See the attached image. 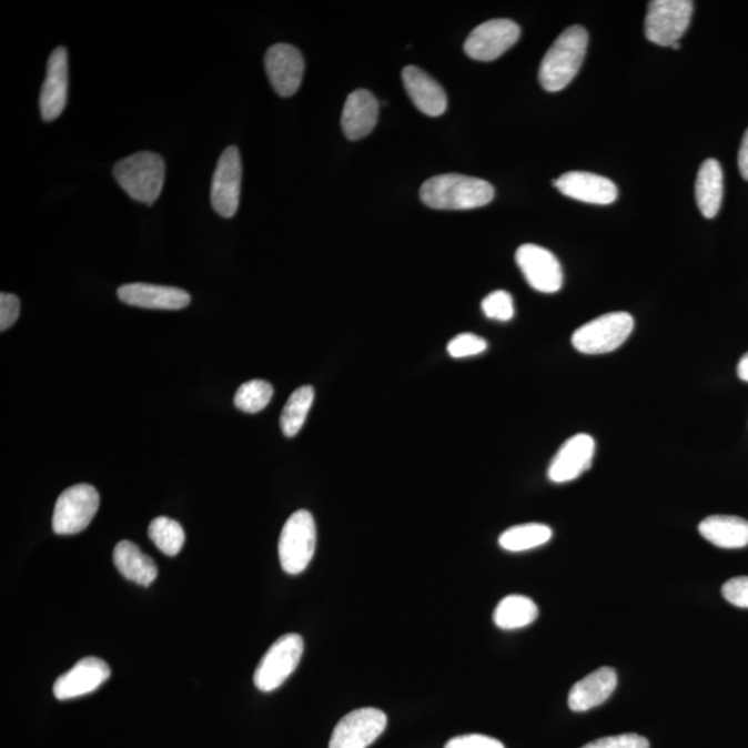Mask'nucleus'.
Returning <instances> with one entry per match:
<instances>
[{
	"mask_svg": "<svg viewBox=\"0 0 748 748\" xmlns=\"http://www.w3.org/2000/svg\"><path fill=\"white\" fill-rule=\"evenodd\" d=\"M113 174L131 199L152 205L164 186L165 163L158 153L141 152L119 161Z\"/></svg>",
	"mask_w": 748,
	"mask_h": 748,
	"instance_id": "3",
	"label": "nucleus"
},
{
	"mask_svg": "<svg viewBox=\"0 0 748 748\" xmlns=\"http://www.w3.org/2000/svg\"><path fill=\"white\" fill-rule=\"evenodd\" d=\"M445 748H505V746L489 736L463 735L451 739Z\"/></svg>",
	"mask_w": 748,
	"mask_h": 748,
	"instance_id": "35",
	"label": "nucleus"
},
{
	"mask_svg": "<svg viewBox=\"0 0 748 748\" xmlns=\"http://www.w3.org/2000/svg\"><path fill=\"white\" fill-rule=\"evenodd\" d=\"M109 664L98 657H87L78 661L70 671L60 675L53 686L58 700H71L92 694L110 678Z\"/></svg>",
	"mask_w": 748,
	"mask_h": 748,
	"instance_id": "15",
	"label": "nucleus"
},
{
	"mask_svg": "<svg viewBox=\"0 0 748 748\" xmlns=\"http://www.w3.org/2000/svg\"><path fill=\"white\" fill-rule=\"evenodd\" d=\"M520 38V27L515 21L496 19L474 28L465 42L468 58L493 61L507 52Z\"/></svg>",
	"mask_w": 748,
	"mask_h": 748,
	"instance_id": "11",
	"label": "nucleus"
},
{
	"mask_svg": "<svg viewBox=\"0 0 748 748\" xmlns=\"http://www.w3.org/2000/svg\"><path fill=\"white\" fill-rule=\"evenodd\" d=\"M495 189L489 182L461 174H443L423 183L421 199L434 210H473L491 203Z\"/></svg>",
	"mask_w": 748,
	"mask_h": 748,
	"instance_id": "1",
	"label": "nucleus"
},
{
	"mask_svg": "<svg viewBox=\"0 0 748 748\" xmlns=\"http://www.w3.org/2000/svg\"><path fill=\"white\" fill-rule=\"evenodd\" d=\"M538 606L527 596L511 595L504 597L496 606L494 623L505 630L522 629L538 618Z\"/></svg>",
	"mask_w": 748,
	"mask_h": 748,
	"instance_id": "25",
	"label": "nucleus"
},
{
	"mask_svg": "<svg viewBox=\"0 0 748 748\" xmlns=\"http://www.w3.org/2000/svg\"><path fill=\"white\" fill-rule=\"evenodd\" d=\"M314 400L315 391L311 385H303L290 395L281 417L282 432L286 437H295L303 428Z\"/></svg>",
	"mask_w": 748,
	"mask_h": 748,
	"instance_id": "27",
	"label": "nucleus"
},
{
	"mask_svg": "<svg viewBox=\"0 0 748 748\" xmlns=\"http://www.w3.org/2000/svg\"><path fill=\"white\" fill-rule=\"evenodd\" d=\"M634 325V317L627 312H611L580 326L573 334L572 343L580 354L613 353L627 342Z\"/></svg>",
	"mask_w": 748,
	"mask_h": 748,
	"instance_id": "4",
	"label": "nucleus"
},
{
	"mask_svg": "<svg viewBox=\"0 0 748 748\" xmlns=\"http://www.w3.org/2000/svg\"><path fill=\"white\" fill-rule=\"evenodd\" d=\"M691 14L690 0H653L647 8L645 36L660 47H673L688 31Z\"/></svg>",
	"mask_w": 748,
	"mask_h": 748,
	"instance_id": "7",
	"label": "nucleus"
},
{
	"mask_svg": "<svg viewBox=\"0 0 748 748\" xmlns=\"http://www.w3.org/2000/svg\"><path fill=\"white\" fill-rule=\"evenodd\" d=\"M595 439L588 434H577L568 438L552 461L548 477L552 483L574 482L588 472L594 461Z\"/></svg>",
	"mask_w": 748,
	"mask_h": 748,
	"instance_id": "16",
	"label": "nucleus"
},
{
	"mask_svg": "<svg viewBox=\"0 0 748 748\" xmlns=\"http://www.w3.org/2000/svg\"><path fill=\"white\" fill-rule=\"evenodd\" d=\"M20 315V300L14 294H0V331L6 332L14 325Z\"/></svg>",
	"mask_w": 748,
	"mask_h": 748,
	"instance_id": "34",
	"label": "nucleus"
},
{
	"mask_svg": "<svg viewBox=\"0 0 748 748\" xmlns=\"http://www.w3.org/2000/svg\"><path fill=\"white\" fill-rule=\"evenodd\" d=\"M265 70L279 97L290 98L299 91L303 82L305 61L297 48L277 43L267 49Z\"/></svg>",
	"mask_w": 748,
	"mask_h": 748,
	"instance_id": "13",
	"label": "nucleus"
},
{
	"mask_svg": "<svg viewBox=\"0 0 748 748\" xmlns=\"http://www.w3.org/2000/svg\"><path fill=\"white\" fill-rule=\"evenodd\" d=\"M113 560L117 569L138 585L149 586L158 578L159 569L153 559L144 555L131 540H121L115 546Z\"/></svg>",
	"mask_w": 748,
	"mask_h": 748,
	"instance_id": "23",
	"label": "nucleus"
},
{
	"mask_svg": "<svg viewBox=\"0 0 748 748\" xmlns=\"http://www.w3.org/2000/svg\"><path fill=\"white\" fill-rule=\"evenodd\" d=\"M738 376L740 380L748 383V353L739 362Z\"/></svg>",
	"mask_w": 748,
	"mask_h": 748,
	"instance_id": "37",
	"label": "nucleus"
},
{
	"mask_svg": "<svg viewBox=\"0 0 748 748\" xmlns=\"http://www.w3.org/2000/svg\"><path fill=\"white\" fill-rule=\"evenodd\" d=\"M402 81L417 110L429 117H438L448 108L444 88L426 71L410 65L402 71Z\"/></svg>",
	"mask_w": 748,
	"mask_h": 748,
	"instance_id": "19",
	"label": "nucleus"
},
{
	"mask_svg": "<svg viewBox=\"0 0 748 748\" xmlns=\"http://www.w3.org/2000/svg\"><path fill=\"white\" fill-rule=\"evenodd\" d=\"M117 294L122 303L146 310L178 311L190 304V294L185 290L158 284H124Z\"/></svg>",
	"mask_w": 748,
	"mask_h": 748,
	"instance_id": "18",
	"label": "nucleus"
},
{
	"mask_svg": "<svg viewBox=\"0 0 748 748\" xmlns=\"http://www.w3.org/2000/svg\"><path fill=\"white\" fill-rule=\"evenodd\" d=\"M588 49V32L584 27H568L545 54L539 67V82L545 91L559 92L578 74Z\"/></svg>",
	"mask_w": 748,
	"mask_h": 748,
	"instance_id": "2",
	"label": "nucleus"
},
{
	"mask_svg": "<svg viewBox=\"0 0 748 748\" xmlns=\"http://www.w3.org/2000/svg\"><path fill=\"white\" fill-rule=\"evenodd\" d=\"M304 653V639L297 634L279 638L261 658L254 673V684L261 691L281 688L297 669Z\"/></svg>",
	"mask_w": 748,
	"mask_h": 748,
	"instance_id": "6",
	"label": "nucleus"
},
{
	"mask_svg": "<svg viewBox=\"0 0 748 748\" xmlns=\"http://www.w3.org/2000/svg\"><path fill=\"white\" fill-rule=\"evenodd\" d=\"M100 496L89 484H77L65 489L55 502L53 532L58 535H74L83 532L97 515Z\"/></svg>",
	"mask_w": 748,
	"mask_h": 748,
	"instance_id": "8",
	"label": "nucleus"
},
{
	"mask_svg": "<svg viewBox=\"0 0 748 748\" xmlns=\"http://www.w3.org/2000/svg\"><path fill=\"white\" fill-rule=\"evenodd\" d=\"M316 548V526L309 511L289 517L279 539V559L290 575H299L310 566Z\"/></svg>",
	"mask_w": 748,
	"mask_h": 748,
	"instance_id": "5",
	"label": "nucleus"
},
{
	"mask_svg": "<svg viewBox=\"0 0 748 748\" xmlns=\"http://www.w3.org/2000/svg\"><path fill=\"white\" fill-rule=\"evenodd\" d=\"M149 537L166 556H176L185 545V532L180 523L170 517L154 518L149 526Z\"/></svg>",
	"mask_w": 748,
	"mask_h": 748,
	"instance_id": "28",
	"label": "nucleus"
},
{
	"mask_svg": "<svg viewBox=\"0 0 748 748\" xmlns=\"http://www.w3.org/2000/svg\"><path fill=\"white\" fill-rule=\"evenodd\" d=\"M387 728V716L378 708H358L334 728L328 748H367Z\"/></svg>",
	"mask_w": 748,
	"mask_h": 748,
	"instance_id": "10",
	"label": "nucleus"
},
{
	"mask_svg": "<svg viewBox=\"0 0 748 748\" xmlns=\"http://www.w3.org/2000/svg\"><path fill=\"white\" fill-rule=\"evenodd\" d=\"M722 595L734 606L748 608V577L729 579L722 586Z\"/></svg>",
	"mask_w": 748,
	"mask_h": 748,
	"instance_id": "33",
	"label": "nucleus"
},
{
	"mask_svg": "<svg viewBox=\"0 0 748 748\" xmlns=\"http://www.w3.org/2000/svg\"><path fill=\"white\" fill-rule=\"evenodd\" d=\"M273 396V387L264 380H251L244 383L234 395V406L245 413L265 410Z\"/></svg>",
	"mask_w": 748,
	"mask_h": 748,
	"instance_id": "29",
	"label": "nucleus"
},
{
	"mask_svg": "<svg viewBox=\"0 0 748 748\" xmlns=\"http://www.w3.org/2000/svg\"><path fill=\"white\" fill-rule=\"evenodd\" d=\"M69 99V53L65 48H55L48 60L47 80L41 89L39 108L47 122L58 120Z\"/></svg>",
	"mask_w": 748,
	"mask_h": 748,
	"instance_id": "14",
	"label": "nucleus"
},
{
	"mask_svg": "<svg viewBox=\"0 0 748 748\" xmlns=\"http://www.w3.org/2000/svg\"><path fill=\"white\" fill-rule=\"evenodd\" d=\"M516 261L529 286L539 293L554 294L563 287V270L559 260L549 250L537 244H523Z\"/></svg>",
	"mask_w": 748,
	"mask_h": 748,
	"instance_id": "12",
	"label": "nucleus"
},
{
	"mask_svg": "<svg viewBox=\"0 0 748 748\" xmlns=\"http://www.w3.org/2000/svg\"><path fill=\"white\" fill-rule=\"evenodd\" d=\"M552 535L554 533L545 524H522V526L506 529L499 537V545L507 552H526L548 544Z\"/></svg>",
	"mask_w": 748,
	"mask_h": 748,
	"instance_id": "26",
	"label": "nucleus"
},
{
	"mask_svg": "<svg viewBox=\"0 0 748 748\" xmlns=\"http://www.w3.org/2000/svg\"><path fill=\"white\" fill-rule=\"evenodd\" d=\"M699 532L708 543L722 549H741L748 545V522L736 516H710L700 523Z\"/></svg>",
	"mask_w": 748,
	"mask_h": 748,
	"instance_id": "22",
	"label": "nucleus"
},
{
	"mask_svg": "<svg viewBox=\"0 0 748 748\" xmlns=\"http://www.w3.org/2000/svg\"><path fill=\"white\" fill-rule=\"evenodd\" d=\"M724 198V172L717 160L701 164L696 180V201L706 218L717 216Z\"/></svg>",
	"mask_w": 748,
	"mask_h": 748,
	"instance_id": "24",
	"label": "nucleus"
},
{
	"mask_svg": "<svg viewBox=\"0 0 748 748\" xmlns=\"http://www.w3.org/2000/svg\"><path fill=\"white\" fill-rule=\"evenodd\" d=\"M482 306L484 314L489 320L507 322L515 316V304H513L512 295L504 290L488 294L483 300Z\"/></svg>",
	"mask_w": 748,
	"mask_h": 748,
	"instance_id": "30",
	"label": "nucleus"
},
{
	"mask_svg": "<svg viewBox=\"0 0 748 748\" xmlns=\"http://www.w3.org/2000/svg\"><path fill=\"white\" fill-rule=\"evenodd\" d=\"M242 175V159H240L239 149L231 146L223 150L211 183V204L216 214L223 218L236 215Z\"/></svg>",
	"mask_w": 748,
	"mask_h": 748,
	"instance_id": "9",
	"label": "nucleus"
},
{
	"mask_svg": "<svg viewBox=\"0 0 748 748\" xmlns=\"http://www.w3.org/2000/svg\"><path fill=\"white\" fill-rule=\"evenodd\" d=\"M673 48L678 50L680 48V43L678 42V43L673 44Z\"/></svg>",
	"mask_w": 748,
	"mask_h": 748,
	"instance_id": "38",
	"label": "nucleus"
},
{
	"mask_svg": "<svg viewBox=\"0 0 748 748\" xmlns=\"http://www.w3.org/2000/svg\"><path fill=\"white\" fill-rule=\"evenodd\" d=\"M738 163L741 176L748 181V130L745 133L744 141H741Z\"/></svg>",
	"mask_w": 748,
	"mask_h": 748,
	"instance_id": "36",
	"label": "nucleus"
},
{
	"mask_svg": "<svg viewBox=\"0 0 748 748\" xmlns=\"http://www.w3.org/2000/svg\"><path fill=\"white\" fill-rule=\"evenodd\" d=\"M378 102L370 91L358 89L350 94L344 104L342 127L350 141L370 135L377 124Z\"/></svg>",
	"mask_w": 748,
	"mask_h": 748,
	"instance_id": "21",
	"label": "nucleus"
},
{
	"mask_svg": "<svg viewBox=\"0 0 748 748\" xmlns=\"http://www.w3.org/2000/svg\"><path fill=\"white\" fill-rule=\"evenodd\" d=\"M583 748H650V744L644 736L624 734L590 741Z\"/></svg>",
	"mask_w": 748,
	"mask_h": 748,
	"instance_id": "32",
	"label": "nucleus"
},
{
	"mask_svg": "<svg viewBox=\"0 0 748 748\" xmlns=\"http://www.w3.org/2000/svg\"><path fill=\"white\" fill-rule=\"evenodd\" d=\"M487 347L488 344L483 337L473 333H462L448 343V354L456 360L468 358L483 354Z\"/></svg>",
	"mask_w": 748,
	"mask_h": 748,
	"instance_id": "31",
	"label": "nucleus"
},
{
	"mask_svg": "<svg viewBox=\"0 0 748 748\" xmlns=\"http://www.w3.org/2000/svg\"><path fill=\"white\" fill-rule=\"evenodd\" d=\"M617 684V673L613 668L596 669L573 686L568 695V706L575 712H585L599 707L610 699Z\"/></svg>",
	"mask_w": 748,
	"mask_h": 748,
	"instance_id": "20",
	"label": "nucleus"
},
{
	"mask_svg": "<svg viewBox=\"0 0 748 748\" xmlns=\"http://www.w3.org/2000/svg\"><path fill=\"white\" fill-rule=\"evenodd\" d=\"M554 186L567 198L588 204L608 205L618 198V189L613 181L590 172H567L554 181Z\"/></svg>",
	"mask_w": 748,
	"mask_h": 748,
	"instance_id": "17",
	"label": "nucleus"
}]
</instances>
